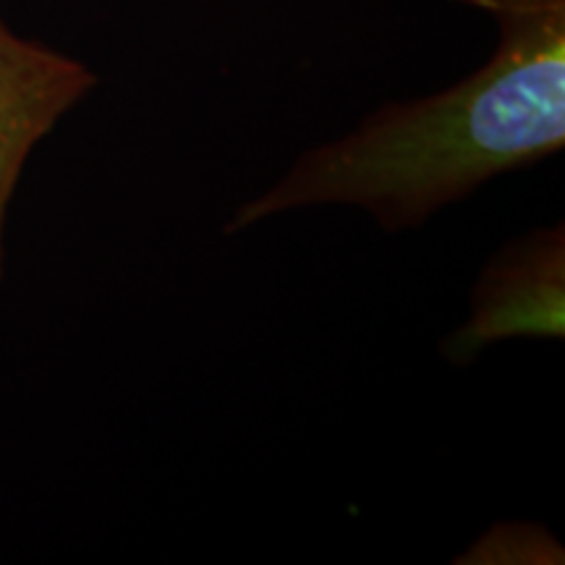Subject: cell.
Segmentation results:
<instances>
[{
  "label": "cell",
  "instance_id": "cell-1",
  "mask_svg": "<svg viewBox=\"0 0 565 565\" xmlns=\"http://www.w3.org/2000/svg\"><path fill=\"white\" fill-rule=\"evenodd\" d=\"M498 24L490 61L454 87L387 103L303 152L225 233L315 204L362 207L385 231L414 228L498 175L565 145V0H461Z\"/></svg>",
  "mask_w": 565,
  "mask_h": 565
},
{
  "label": "cell",
  "instance_id": "cell-2",
  "mask_svg": "<svg viewBox=\"0 0 565 565\" xmlns=\"http://www.w3.org/2000/svg\"><path fill=\"white\" fill-rule=\"evenodd\" d=\"M95 87L97 76L89 66L21 38L0 19V275L6 221L26 160Z\"/></svg>",
  "mask_w": 565,
  "mask_h": 565
},
{
  "label": "cell",
  "instance_id": "cell-3",
  "mask_svg": "<svg viewBox=\"0 0 565 565\" xmlns=\"http://www.w3.org/2000/svg\"><path fill=\"white\" fill-rule=\"evenodd\" d=\"M563 333V228L511 244L487 267L475 294V317L456 338L466 356L505 335Z\"/></svg>",
  "mask_w": 565,
  "mask_h": 565
}]
</instances>
